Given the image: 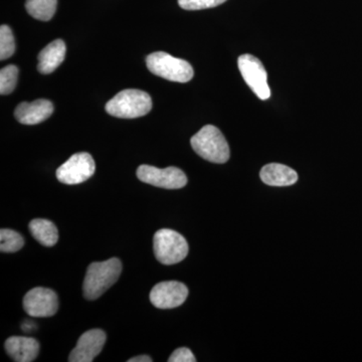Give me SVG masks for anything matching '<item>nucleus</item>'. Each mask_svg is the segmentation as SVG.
Here are the masks:
<instances>
[{
  "label": "nucleus",
  "mask_w": 362,
  "mask_h": 362,
  "mask_svg": "<svg viewBox=\"0 0 362 362\" xmlns=\"http://www.w3.org/2000/svg\"><path fill=\"white\" fill-rule=\"evenodd\" d=\"M153 245L156 258L163 265L180 263L187 258L189 250L185 237L169 228H162L156 233Z\"/></svg>",
  "instance_id": "nucleus-5"
},
{
  "label": "nucleus",
  "mask_w": 362,
  "mask_h": 362,
  "mask_svg": "<svg viewBox=\"0 0 362 362\" xmlns=\"http://www.w3.org/2000/svg\"><path fill=\"white\" fill-rule=\"evenodd\" d=\"M190 143L194 151L207 161L221 164L230 158L228 142L216 126H204L192 138Z\"/></svg>",
  "instance_id": "nucleus-3"
},
{
  "label": "nucleus",
  "mask_w": 362,
  "mask_h": 362,
  "mask_svg": "<svg viewBox=\"0 0 362 362\" xmlns=\"http://www.w3.org/2000/svg\"><path fill=\"white\" fill-rule=\"evenodd\" d=\"M128 362H152V359L148 356H140L132 357Z\"/></svg>",
  "instance_id": "nucleus-23"
},
{
  "label": "nucleus",
  "mask_w": 362,
  "mask_h": 362,
  "mask_svg": "<svg viewBox=\"0 0 362 362\" xmlns=\"http://www.w3.org/2000/svg\"><path fill=\"white\" fill-rule=\"evenodd\" d=\"M169 362H195L197 359L192 354V350L185 349H176L168 358Z\"/></svg>",
  "instance_id": "nucleus-22"
},
{
  "label": "nucleus",
  "mask_w": 362,
  "mask_h": 362,
  "mask_svg": "<svg viewBox=\"0 0 362 362\" xmlns=\"http://www.w3.org/2000/svg\"><path fill=\"white\" fill-rule=\"evenodd\" d=\"M58 0H26L25 8L35 20L49 21L54 16Z\"/></svg>",
  "instance_id": "nucleus-17"
},
{
  "label": "nucleus",
  "mask_w": 362,
  "mask_h": 362,
  "mask_svg": "<svg viewBox=\"0 0 362 362\" xmlns=\"http://www.w3.org/2000/svg\"><path fill=\"white\" fill-rule=\"evenodd\" d=\"M28 228L33 237L42 246L52 247L58 243V228L52 221L37 218L30 221Z\"/></svg>",
  "instance_id": "nucleus-16"
},
{
  "label": "nucleus",
  "mask_w": 362,
  "mask_h": 362,
  "mask_svg": "<svg viewBox=\"0 0 362 362\" xmlns=\"http://www.w3.org/2000/svg\"><path fill=\"white\" fill-rule=\"evenodd\" d=\"M261 180L271 187H289L295 185L298 175L294 169L279 163L267 164L262 168Z\"/></svg>",
  "instance_id": "nucleus-14"
},
{
  "label": "nucleus",
  "mask_w": 362,
  "mask_h": 362,
  "mask_svg": "<svg viewBox=\"0 0 362 362\" xmlns=\"http://www.w3.org/2000/svg\"><path fill=\"white\" fill-rule=\"evenodd\" d=\"M23 308L30 317H51L58 311L59 298L56 292L47 288H33L23 298Z\"/></svg>",
  "instance_id": "nucleus-9"
},
{
  "label": "nucleus",
  "mask_w": 362,
  "mask_h": 362,
  "mask_svg": "<svg viewBox=\"0 0 362 362\" xmlns=\"http://www.w3.org/2000/svg\"><path fill=\"white\" fill-rule=\"evenodd\" d=\"M106 338V333L103 330L87 331L78 338L77 346L71 352L69 361L92 362L95 357L101 354Z\"/></svg>",
  "instance_id": "nucleus-11"
},
{
  "label": "nucleus",
  "mask_w": 362,
  "mask_h": 362,
  "mask_svg": "<svg viewBox=\"0 0 362 362\" xmlns=\"http://www.w3.org/2000/svg\"><path fill=\"white\" fill-rule=\"evenodd\" d=\"M18 68L14 65L4 66L0 71V94L8 95L13 93L18 84Z\"/></svg>",
  "instance_id": "nucleus-19"
},
{
  "label": "nucleus",
  "mask_w": 362,
  "mask_h": 362,
  "mask_svg": "<svg viewBox=\"0 0 362 362\" xmlns=\"http://www.w3.org/2000/svg\"><path fill=\"white\" fill-rule=\"evenodd\" d=\"M21 326H23V329L26 331V332L35 329V324L32 322V321H25Z\"/></svg>",
  "instance_id": "nucleus-24"
},
{
  "label": "nucleus",
  "mask_w": 362,
  "mask_h": 362,
  "mask_svg": "<svg viewBox=\"0 0 362 362\" xmlns=\"http://www.w3.org/2000/svg\"><path fill=\"white\" fill-rule=\"evenodd\" d=\"M137 177L142 182L165 189H178L185 187L187 177L181 169L170 168L160 169L151 165H141L137 169Z\"/></svg>",
  "instance_id": "nucleus-8"
},
{
  "label": "nucleus",
  "mask_w": 362,
  "mask_h": 362,
  "mask_svg": "<svg viewBox=\"0 0 362 362\" xmlns=\"http://www.w3.org/2000/svg\"><path fill=\"white\" fill-rule=\"evenodd\" d=\"M151 109L152 100L149 94L136 89L121 90L106 104L109 115L122 119L139 118L147 115Z\"/></svg>",
  "instance_id": "nucleus-2"
},
{
  "label": "nucleus",
  "mask_w": 362,
  "mask_h": 362,
  "mask_svg": "<svg viewBox=\"0 0 362 362\" xmlns=\"http://www.w3.org/2000/svg\"><path fill=\"white\" fill-rule=\"evenodd\" d=\"M25 245V240L21 233L8 228L0 230V251L2 252H16L20 251Z\"/></svg>",
  "instance_id": "nucleus-18"
},
{
  "label": "nucleus",
  "mask_w": 362,
  "mask_h": 362,
  "mask_svg": "<svg viewBox=\"0 0 362 362\" xmlns=\"http://www.w3.org/2000/svg\"><path fill=\"white\" fill-rule=\"evenodd\" d=\"M54 113V105L45 99L37 100L32 103L23 102L16 107L14 116L16 120L25 125H37L44 122Z\"/></svg>",
  "instance_id": "nucleus-12"
},
{
  "label": "nucleus",
  "mask_w": 362,
  "mask_h": 362,
  "mask_svg": "<svg viewBox=\"0 0 362 362\" xmlns=\"http://www.w3.org/2000/svg\"><path fill=\"white\" fill-rule=\"evenodd\" d=\"M239 70L245 82L252 92L261 100H268L271 97V90L268 85V74L265 66L259 59L252 54H243L238 59Z\"/></svg>",
  "instance_id": "nucleus-6"
},
{
  "label": "nucleus",
  "mask_w": 362,
  "mask_h": 362,
  "mask_svg": "<svg viewBox=\"0 0 362 362\" xmlns=\"http://www.w3.org/2000/svg\"><path fill=\"white\" fill-rule=\"evenodd\" d=\"M4 347L7 354L16 362H32L40 351L39 341L32 337H9Z\"/></svg>",
  "instance_id": "nucleus-13"
},
{
  "label": "nucleus",
  "mask_w": 362,
  "mask_h": 362,
  "mask_svg": "<svg viewBox=\"0 0 362 362\" xmlns=\"http://www.w3.org/2000/svg\"><path fill=\"white\" fill-rule=\"evenodd\" d=\"M226 1V0H178V4L185 11H201L221 6Z\"/></svg>",
  "instance_id": "nucleus-21"
},
{
  "label": "nucleus",
  "mask_w": 362,
  "mask_h": 362,
  "mask_svg": "<svg viewBox=\"0 0 362 362\" xmlns=\"http://www.w3.org/2000/svg\"><path fill=\"white\" fill-rule=\"evenodd\" d=\"M66 52V47L64 40H54L40 52L37 70L44 75H49L56 71L65 59Z\"/></svg>",
  "instance_id": "nucleus-15"
},
{
  "label": "nucleus",
  "mask_w": 362,
  "mask_h": 362,
  "mask_svg": "<svg viewBox=\"0 0 362 362\" xmlns=\"http://www.w3.org/2000/svg\"><path fill=\"white\" fill-rule=\"evenodd\" d=\"M188 296L187 286L176 281H166L154 286L150 301L159 309H173L185 303Z\"/></svg>",
  "instance_id": "nucleus-10"
},
{
  "label": "nucleus",
  "mask_w": 362,
  "mask_h": 362,
  "mask_svg": "<svg viewBox=\"0 0 362 362\" xmlns=\"http://www.w3.org/2000/svg\"><path fill=\"white\" fill-rule=\"evenodd\" d=\"M94 159L87 152L74 154L57 170V178L65 185H78L89 180L95 173Z\"/></svg>",
  "instance_id": "nucleus-7"
},
{
  "label": "nucleus",
  "mask_w": 362,
  "mask_h": 362,
  "mask_svg": "<svg viewBox=\"0 0 362 362\" xmlns=\"http://www.w3.org/2000/svg\"><path fill=\"white\" fill-rule=\"evenodd\" d=\"M16 52V42L13 30L8 25H1L0 28V59L4 61L11 58Z\"/></svg>",
  "instance_id": "nucleus-20"
},
{
  "label": "nucleus",
  "mask_w": 362,
  "mask_h": 362,
  "mask_svg": "<svg viewBox=\"0 0 362 362\" xmlns=\"http://www.w3.org/2000/svg\"><path fill=\"white\" fill-rule=\"evenodd\" d=\"M121 272L122 264L117 258L90 264L83 286L86 299L96 300L101 297L119 280Z\"/></svg>",
  "instance_id": "nucleus-1"
},
{
  "label": "nucleus",
  "mask_w": 362,
  "mask_h": 362,
  "mask_svg": "<svg viewBox=\"0 0 362 362\" xmlns=\"http://www.w3.org/2000/svg\"><path fill=\"white\" fill-rule=\"evenodd\" d=\"M146 64L152 74L171 82L187 83L194 78V69L188 62L175 58L168 52H156L149 54Z\"/></svg>",
  "instance_id": "nucleus-4"
}]
</instances>
